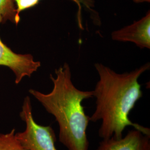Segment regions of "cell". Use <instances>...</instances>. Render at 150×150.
Listing matches in <instances>:
<instances>
[{"mask_svg":"<svg viewBox=\"0 0 150 150\" xmlns=\"http://www.w3.org/2000/svg\"><path fill=\"white\" fill-rule=\"evenodd\" d=\"M95 67L99 80L93 91L96 98V109L90 117V121H101L98 136L102 139H120L127 126H132L150 135V129L134 123L129 115L137 102L142 97L139 82L141 75L150 69L147 63L131 72L117 73L104 64L97 63Z\"/></svg>","mask_w":150,"mask_h":150,"instance_id":"1","label":"cell"},{"mask_svg":"<svg viewBox=\"0 0 150 150\" xmlns=\"http://www.w3.org/2000/svg\"><path fill=\"white\" fill-rule=\"evenodd\" d=\"M50 75L53 88L48 93L30 89L29 93L56 119L59 140L68 150H88L87 129L90 117L82 106L83 100L93 97V91H82L72 82L69 64L64 63Z\"/></svg>","mask_w":150,"mask_h":150,"instance_id":"2","label":"cell"},{"mask_svg":"<svg viewBox=\"0 0 150 150\" xmlns=\"http://www.w3.org/2000/svg\"><path fill=\"white\" fill-rule=\"evenodd\" d=\"M20 116L25 123V129L16 133L17 139L28 150H57L56 137L50 126L38 124L33 118L31 99L26 96L23 102Z\"/></svg>","mask_w":150,"mask_h":150,"instance_id":"3","label":"cell"},{"mask_svg":"<svg viewBox=\"0 0 150 150\" xmlns=\"http://www.w3.org/2000/svg\"><path fill=\"white\" fill-rule=\"evenodd\" d=\"M0 23H2L0 16ZM0 66L11 69L15 74V83L18 84L25 77H30L41 66L32 54H16L4 43L0 38Z\"/></svg>","mask_w":150,"mask_h":150,"instance_id":"4","label":"cell"},{"mask_svg":"<svg viewBox=\"0 0 150 150\" xmlns=\"http://www.w3.org/2000/svg\"><path fill=\"white\" fill-rule=\"evenodd\" d=\"M111 38L116 41L134 43L141 49H150V10L145 16L133 23L113 31Z\"/></svg>","mask_w":150,"mask_h":150,"instance_id":"5","label":"cell"},{"mask_svg":"<svg viewBox=\"0 0 150 150\" xmlns=\"http://www.w3.org/2000/svg\"><path fill=\"white\" fill-rule=\"evenodd\" d=\"M96 150H150V135L133 129L120 139H102Z\"/></svg>","mask_w":150,"mask_h":150,"instance_id":"6","label":"cell"},{"mask_svg":"<svg viewBox=\"0 0 150 150\" xmlns=\"http://www.w3.org/2000/svg\"><path fill=\"white\" fill-rule=\"evenodd\" d=\"M41 0H14L16 5L17 13L20 16V13L25 10L32 8L38 5ZM74 2L78 7L77 12V23L79 28L81 30H84L82 22V10L84 8L91 15V19L93 23L97 26H100L101 24V19L98 13L95 10V0H70Z\"/></svg>","mask_w":150,"mask_h":150,"instance_id":"7","label":"cell"},{"mask_svg":"<svg viewBox=\"0 0 150 150\" xmlns=\"http://www.w3.org/2000/svg\"><path fill=\"white\" fill-rule=\"evenodd\" d=\"M0 16L2 23L10 21L17 25L20 17L17 15L14 0H0Z\"/></svg>","mask_w":150,"mask_h":150,"instance_id":"8","label":"cell"},{"mask_svg":"<svg viewBox=\"0 0 150 150\" xmlns=\"http://www.w3.org/2000/svg\"><path fill=\"white\" fill-rule=\"evenodd\" d=\"M0 150H28L17 139L15 129L10 132L0 133Z\"/></svg>","mask_w":150,"mask_h":150,"instance_id":"9","label":"cell"},{"mask_svg":"<svg viewBox=\"0 0 150 150\" xmlns=\"http://www.w3.org/2000/svg\"><path fill=\"white\" fill-rule=\"evenodd\" d=\"M135 3H144V2H147L150 3V0H134Z\"/></svg>","mask_w":150,"mask_h":150,"instance_id":"10","label":"cell"}]
</instances>
